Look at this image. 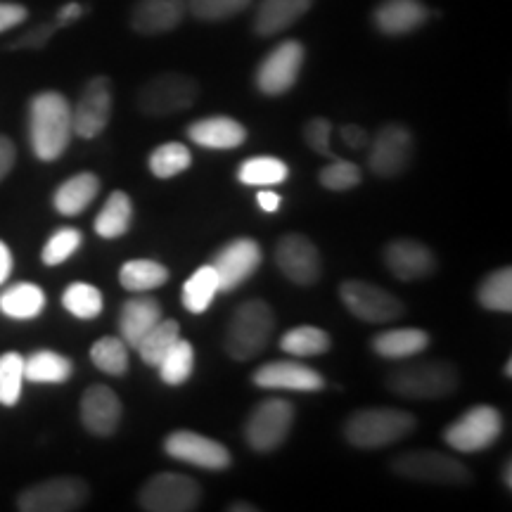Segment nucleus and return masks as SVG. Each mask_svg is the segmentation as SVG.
I'll return each instance as SVG.
<instances>
[{
  "label": "nucleus",
  "instance_id": "nucleus-1",
  "mask_svg": "<svg viewBox=\"0 0 512 512\" xmlns=\"http://www.w3.org/2000/svg\"><path fill=\"white\" fill-rule=\"evenodd\" d=\"M72 105L57 91H43L29 102V143L41 162H55L72 143Z\"/></svg>",
  "mask_w": 512,
  "mask_h": 512
},
{
  "label": "nucleus",
  "instance_id": "nucleus-2",
  "mask_svg": "<svg viewBox=\"0 0 512 512\" xmlns=\"http://www.w3.org/2000/svg\"><path fill=\"white\" fill-rule=\"evenodd\" d=\"M415 425L418 422L413 415L401 408H361L344 422V439L363 451H373V448H384L406 439L415 432Z\"/></svg>",
  "mask_w": 512,
  "mask_h": 512
},
{
  "label": "nucleus",
  "instance_id": "nucleus-3",
  "mask_svg": "<svg viewBox=\"0 0 512 512\" xmlns=\"http://www.w3.org/2000/svg\"><path fill=\"white\" fill-rule=\"evenodd\" d=\"M460 384V373L448 361H418L396 368L387 377V387L396 396L411 401H434L451 396Z\"/></svg>",
  "mask_w": 512,
  "mask_h": 512
},
{
  "label": "nucleus",
  "instance_id": "nucleus-4",
  "mask_svg": "<svg viewBox=\"0 0 512 512\" xmlns=\"http://www.w3.org/2000/svg\"><path fill=\"white\" fill-rule=\"evenodd\" d=\"M275 330V313L261 299H249L235 309L226 328V351L233 361H252L268 347Z\"/></svg>",
  "mask_w": 512,
  "mask_h": 512
},
{
  "label": "nucleus",
  "instance_id": "nucleus-5",
  "mask_svg": "<svg viewBox=\"0 0 512 512\" xmlns=\"http://www.w3.org/2000/svg\"><path fill=\"white\" fill-rule=\"evenodd\" d=\"M200 98V83L181 72H164L152 76L138 91L136 105L145 117H171L190 110Z\"/></svg>",
  "mask_w": 512,
  "mask_h": 512
},
{
  "label": "nucleus",
  "instance_id": "nucleus-6",
  "mask_svg": "<svg viewBox=\"0 0 512 512\" xmlns=\"http://www.w3.org/2000/svg\"><path fill=\"white\" fill-rule=\"evenodd\" d=\"M503 434V415L498 408L489 403H477L470 411H465L458 420L441 432L446 446L456 448L460 453H479L486 451L501 439Z\"/></svg>",
  "mask_w": 512,
  "mask_h": 512
},
{
  "label": "nucleus",
  "instance_id": "nucleus-7",
  "mask_svg": "<svg viewBox=\"0 0 512 512\" xmlns=\"http://www.w3.org/2000/svg\"><path fill=\"white\" fill-rule=\"evenodd\" d=\"M394 475L411 482L425 484H448V486H463L472 482V472L467 465L460 463L458 458L446 456L439 451H408L396 456L392 463Z\"/></svg>",
  "mask_w": 512,
  "mask_h": 512
},
{
  "label": "nucleus",
  "instance_id": "nucleus-8",
  "mask_svg": "<svg viewBox=\"0 0 512 512\" xmlns=\"http://www.w3.org/2000/svg\"><path fill=\"white\" fill-rule=\"evenodd\" d=\"M91 486L81 477H53L24 489L17 496V510L22 512H74L86 508Z\"/></svg>",
  "mask_w": 512,
  "mask_h": 512
},
{
  "label": "nucleus",
  "instance_id": "nucleus-9",
  "mask_svg": "<svg viewBox=\"0 0 512 512\" xmlns=\"http://www.w3.org/2000/svg\"><path fill=\"white\" fill-rule=\"evenodd\" d=\"M200 503L202 486L178 472H159L138 491V505L147 512H192Z\"/></svg>",
  "mask_w": 512,
  "mask_h": 512
},
{
  "label": "nucleus",
  "instance_id": "nucleus-10",
  "mask_svg": "<svg viewBox=\"0 0 512 512\" xmlns=\"http://www.w3.org/2000/svg\"><path fill=\"white\" fill-rule=\"evenodd\" d=\"M294 425V406L285 399H266L256 403L245 422V439L252 451L271 453L290 437Z\"/></svg>",
  "mask_w": 512,
  "mask_h": 512
},
{
  "label": "nucleus",
  "instance_id": "nucleus-11",
  "mask_svg": "<svg viewBox=\"0 0 512 512\" xmlns=\"http://www.w3.org/2000/svg\"><path fill=\"white\" fill-rule=\"evenodd\" d=\"M339 299L351 316L363 320V323H394L406 313L401 299H396L392 292L382 290V287L366 283V280H344L339 285Z\"/></svg>",
  "mask_w": 512,
  "mask_h": 512
},
{
  "label": "nucleus",
  "instance_id": "nucleus-12",
  "mask_svg": "<svg viewBox=\"0 0 512 512\" xmlns=\"http://www.w3.org/2000/svg\"><path fill=\"white\" fill-rule=\"evenodd\" d=\"M306 50L299 41H283L278 43L256 69L254 81L264 95H285L294 88L299 79V72L304 67Z\"/></svg>",
  "mask_w": 512,
  "mask_h": 512
},
{
  "label": "nucleus",
  "instance_id": "nucleus-13",
  "mask_svg": "<svg viewBox=\"0 0 512 512\" xmlns=\"http://www.w3.org/2000/svg\"><path fill=\"white\" fill-rule=\"evenodd\" d=\"M413 133L401 124H387L375 133L368 152V166L375 176L396 178L413 162Z\"/></svg>",
  "mask_w": 512,
  "mask_h": 512
},
{
  "label": "nucleus",
  "instance_id": "nucleus-14",
  "mask_svg": "<svg viewBox=\"0 0 512 512\" xmlns=\"http://www.w3.org/2000/svg\"><path fill=\"white\" fill-rule=\"evenodd\" d=\"M112 117V81L107 76H93L72 107V126L79 138H98Z\"/></svg>",
  "mask_w": 512,
  "mask_h": 512
},
{
  "label": "nucleus",
  "instance_id": "nucleus-15",
  "mask_svg": "<svg viewBox=\"0 0 512 512\" xmlns=\"http://www.w3.org/2000/svg\"><path fill=\"white\" fill-rule=\"evenodd\" d=\"M275 264L294 285L311 287L323 275L318 247L302 233H287L275 245Z\"/></svg>",
  "mask_w": 512,
  "mask_h": 512
},
{
  "label": "nucleus",
  "instance_id": "nucleus-16",
  "mask_svg": "<svg viewBox=\"0 0 512 512\" xmlns=\"http://www.w3.org/2000/svg\"><path fill=\"white\" fill-rule=\"evenodd\" d=\"M164 451L169 453L171 458L181 460V463L202 467V470L221 472L228 470L230 463H233V456L221 441L204 437V434L190 432V430H178L171 432L169 437L164 439Z\"/></svg>",
  "mask_w": 512,
  "mask_h": 512
},
{
  "label": "nucleus",
  "instance_id": "nucleus-17",
  "mask_svg": "<svg viewBox=\"0 0 512 512\" xmlns=\"http://www.w3.org/2000/svg\"><path fill=\"white\" fill-rule=\"evenodd\" d=\"M261 259L264 256H261L259 242L252 238H235L226 247H221L211 261L219 275V292H233L245 285L261 266Z\"/></svg>",
  "mask_w": 512,
  "mask_h": 512
},
{
  "label": "nucleus",
  "instance_id": "nucleus-18",
  "mask_svg": "<svg viewBox=\"0 0 512 512\" xmlns=\"http://www.w3.org/2000/svg\"><path fill=\"white\" fill-rule=\"evenodd\" d=\"M121 413H124V406H121L119 396L114 394V389L105 387V384H91L81 396V425L93 437H112L119 430Z\"/></svg>",
  "mask_w": 512,
  "mask_h": 512
},
{
  "label": "nucleus",
  "instance_id": "nucleus-19",
  "mask_svg": "<svg viewBox=\"0 0 512 512\" xmlns=\"http://www.w3.org/2000/svg\"><path fill=\"white\" fill-rule=\"evenodd\" d=\"M382 256L389 273L403 280V283L430 278L437 271V256H434L432 249L411 238L392 240L384 247Z\"/></svg>",
  "mask_w": 512,
  "mask_h": 512
},
{
  "label": "nucleus",
  "instance_id": "nucleus-20",
  "mask_svg": "<svg viewBox=\"0 0 512 512\" xmlns=\"http://www.w3.org/2000/svg\"><path fill=\"white\" fill-rule=\"evenodd\" d=\"M252 382L261 389H285V392H323L325 377L304 363L271 361L254 370Z\"/></svg>",
  "mask_w": 512,
  "mask_h": 512
},
{
  "label": "nucleus",
  "instance_id": "nucleus-21",
  "mask_svg": "<svg viewBox=\"0 0 512 512\" xmlns=\"http://www.w3.org/2000/svg\"><path fill=\"white\" fill-rule=\"evenodd\" d=\"M162 304L155 297L145 292H133L131 299H126L119 313V332L126 347L136 349L147 332H150L164 316Z\"/></svg>",
  "mask_w": 512,
  "mask_h": 512
},
{
  "label": "nucleus",
  "instance_id": "nucleus-22",
  "mask_svg": "<svg viewBox=\"0 0 512 512\" xmlns=\"http://www.w3.org/2000/svg\"><path fill=\"white\" fill-rule=\"evenodd\" d=\"M430 19L422 0H382L373 12V22L384 36H406Z\"/></svg>",
  "mask_w": 512,
  "mask_h": 512
},
{
  "label": "nucleus",
  "instance_id": "nucleus-23",
  "mask_svg": "<svg viewBox=\"0 0 512 512\" xmlns=\"http://www.w3.org/2000/svg\"><path fill=\"white\" fill-rule=\"evenodd\" d=\"M185 12V0H138L131 12V27L143 36L169 34L183 22Z\"/></svg>",
  "mask_w": 512,
  "mask_h": 512
},
{
  "label": "nucleus",
  "instance_id": "nucleus-24",
  "mask_svg": "<svg viewBox=\"0 0 512 512\" xmlns=\"http://www.w3.org/2000/svg\"><path fill=\"white\" fill-rule=\"evenodd\" d=\"M188 138L207 150H235L247 140V128L230 117H207L192 121Z\"/></svg>",
  "mask_w": 512,
  "mask_h": 512
},
{
  "label": "nucleus",
  "instance_id": "nucleus-25",
  "mask_svg": "<svg viewBox=\"0 0 512 512\" xmlns=\"http://www.w3.org/2000/svg\"><path fill=\"white\" fill-rule=\"evenodd\" d=\"M313 8V0H261L256 8L254 31L271 38L297 24Z\"/></svg>",
  "mask_w": 512,
  "mask_h": 512
},
{
  "label": "nucleus",
  "instance_id": "nucleus-26",
  "mask_svg": "<svg viewBox=\"0 0 512 512\" xmlns=\"http://www.w3.org/2000/svg\"><path fill=\"white\" fill-rule=\"evenodd\" d=\"M430 342L432 337L420 328H394L375 335L370 349L380 358H387V361H406V358L425 351L430 347Z\"/></svg>",
  "mask_w": 512,
  "mask_h": 512
},
{
  "label": "nucleus",
  "instance_id": "nucleus-27",
  "mask_svg": "<svg viewBox=\"0 0 512 512\" xmlns=\"http://www.w3.org/2000/svg\"><path fill=\"white\" fill-rule=\"evenodd\" d=\"M98 192L100 178L91 174V171H83V174L67 178V181L55 190L53 204L62 216H79L81 211L91 207L95 197H98Z\"/></svg>",
  "mask_w": 512,
  "mask_h": 512
},
{
  "label": "nucleus",
  "instance_id": "nucleus-28",
  "mask_svg": "<svg viewBox=\"0 0 512 512\" xmlns=\"http://www.w3.org/2000/svg\"><path fill=\"white\" fill-rule=\"evenodd\" d=\"M46 309V292L34 283H17L0 292V313L12 320H34Z\"/></svg>",
  "mask_w": 512,
  "mask_h": 512
},
{
  "label": "nucleus",
  "instance_id": "nucleus-29",
  "mask_svg": "<svg viewBox=\"0 0 512 512\" xmlns=\"http://www.w3.org/2000/svg\"><path fill=\"white\" fill-rule=\"evenodd\" d=\"M133 221V202L131 197L126 195L124 190H114L110 197H107L105 207L100 209V214L95 216V233L105 240H117L124 238L131 228Z\"/></svg>",
  "mask_w": 512,
  "mask_h": 512
},
{
  "label": "nucleus",
  "instance_id": "nucleus-30",
  "mask_svg": "<svg viewBox=\"0 0 512 512\" xmlns=\"http://www.w3.org/2000/svg\"><path fill=\"white\" fill-rule=\"evenodd\" d=\"M74 373V363L53 349H38L24 358V380L36 384H62Z\"/></svg>",
  "mask_w": 512,
  "mask_h": 512
},
{
  "label": "nucleus",
  "instance_id": "nucleus-31",
  "mask_svg": "<svg viewBox=\"0 0 512 512\" xmlns=\"http://www.w3.org/2000/svg\"><path fill=\"white\" fill-rule=\"evenodd\" d=\"M169 268L152 259H133L119 268V283L126 292H152L169 283Z\"/></svg>",
  "mask_w": 512,
  "mask_h": 512
},
{
  "label": "nucleus",
  "instance_id": "nucleus-32",
  "mask_svg": "<svg viewBox=\"0 0 512 512\" xmlns=\"http://www.w3.org/2000/svg\"><path fill=\"white\" fill-rule=\"evenodd\" d=\"M219 294V275H216L214 266L207 264L202 268H197L195 273L185 280L183 285V306L195 316H200L214 302V297Z\"/></svg>",
  "mask_w": 512,
  "mask_h": 512
},
{
  "label": "nucleus",
  "instance_id": "nucleus-33",
  "mask_svg": "<svg viewBox=\"0 0 512 512\" xmlns=\"http://www.w3.org/2000/svg\"><path fill=\"white\" fill-rule=\"evenodd\" d=\"M477 302L486 311L510 313L512 311V268L503 266L484 275L477 287Z\"/></svg>",
  "mask_w": 512,
  "mask_h": 512
},
{
  "label": "nucleus",
  "instance_id": "nucleus-34",
  "mask_svg": "<svg viewBox=\"0 0 512 512\" xmlns=\"http://www.w3.org/2000/svg\"><path fill=\"white\" fill-rule=\"evenodd\" d=\"M330 347V335L323 328H316V325H299V328L287 330L280 339V349L297 358L323 356L325 351H330Z\"/></svg>",
  "mask_w": 512,
  "mask_h": 512
},
{
  "label": "nucleus",
  "instance_id": "nucleus-35",
  "mask_svg": "<svg viewBox=\"0 0 512 512\" xmlns=\"http://www.w3.org/2000/svg\"><path fill=\"white\" fill-rule=\"evenodd\" d=\"M178 339H181V325L171 318H162L155 328H152L143 339H140L136 351H138V356L147 363V366L157 368L159 361L166 356V351L174 347Z\"/></svg>",
  "mask_w": 512,
  "mask_h": 512
},
{
  "label": "nucleus",
  "instance_id": "nucleus-36",
  "mask_svg": "<svg viewBox=\"0 0 512 512\" xmlns=\"http://www.w3.org/2000/svg\"><path fill=\"white\" fill-rule=\"evenodd\" d=\"M290 169L278 157H249L240 164L238 181L242 185H278L285 183Z\"/></svg>",
  "mask_w": 512,
  "mask_h": 512
},
{
  "label": "nucleus",
  "instance_id": "nucleus-37",
  "mask_svg": "<svg viewBox=\"0 0 512 512\" xmlns=\"http://www.w3.org/2000/svg\"><path fill=\"white\" fill-rule=\"evenodd\" d=\"M159 377L169 387H178V384L188 382L192 370H195V351L188 339H178V342L166 351V356L159 361Z\"/></svg>",
  "mask_w": 512,
  "mask_h": 512
},
{
  "label": "nucleus",
  "instance_id": "nucleus-38",
  "mask_svg": "<svg viewBox=\"0 0 512 512\" xmlns=\"http://www.w3.org/2000/svg\"><path fill=\"white\" fill-rule=\"evenodd\" d=\"M93 366L105 375L124 377L128 373V347L119 337H102L91 347Z\"/></svg>",
  "mask_w": 512,
  "mask_h": 512
},
{
  "label": "nucleus",
  "instance_id": "nucleus-39",
  "mask_svg": "<svg viewBox=\"0 0 512 512\" xmlns=\"http://www.w3.org/2000/svg\"><path fill=\"white\" fill-rule=\"evenodd\" d=\"M62 306L72 313L74 318L93 320L102 313L105 299H102V292L95 285L72 283L62 292Z\"/></svg>",
  "mask_w": 512,
  "mask_h": 512
},
{
  "label": "nucleus",
  "instance_id": "nucleus-40",
  "mask_svg": "<svg viewBox=\"0 0 512 512\" xmlns=\"http://www.w3.org/2000/svg\"><path fill=\"white\" fill-rule=\"evenodd\" d=\"M190 164L192 155L183 143H164L150 155V171L159 181L183 174V171L190 169Z\"/></svg>",
  "mask_w": 512,
  "mask_h": 512
},
{
  "label": "nucleus",
  "instance_id": "nucleus-41",
  "mask_svg": "<svg viewBox=\"0 0 512 512\" xmlns=\"http://www.w3.org/2000/svg\"><path fill=\"white\" fill-rule=\"evenodd\" d=\"M24 382V356L8 351L0 356V406H17Z\"/></svg>",
  "mask_w": 512,
  "mask_h": 512
},
{
  "label": "nucleus",
  "instance_id": "nucleus-42",
  "mask_svg": "<svg viewBox=\"0 0 512 512\" xmlns=\"http://www.w3.org/2000/svg\"><path fill=\"white\" fill-rule=\"evenodd\" d=\"M81 242H83L81 230H76V228L55 230V233L48 238L46 245H43L41 261L46 266H60L67 259H72L76 252H79Z\"/></svg>",
  "mask_w": 512,
  "mask_h": 512
},
{
  "label": "nucleus",
  "instance_id": "nucleus-43",
  "mask_svg": "<svg viewBox=\"0 0 512 512\" xmlns=\"http://www.w3.org/2000/svg\"><path fill=\"white\" fill-rule=\"evenodd\" d=\"M318 181L325 190L332 192H344L351 188H358L363 181L361 169L354 162H347V159H332L328 166H323L318 174Z\"/></svg>",
  "mask_w": 512,
  "mask_h": 512
},
{
  "label": "nucleus",
  "instance_id": "nucleus-44",
  "mask_svg": "<svg viewBox=\"0 0 512 512\" xmlns=\"http://www.w3.org/2000/svg\"><path fill=\"white\" fill-rule=\"evenodd\" d=\"M252 0H185V8L202 22H223L247 10Z\"/></svg>",
  "mask_w": 512,
  "mask_h": 512
},
{
  "label": "nucleus",
  "instance_id": "nucleus-45",
  "mask_svg": "<svg viewBox=\"0 0 512 512\" xmlns=\"http://www.w3.org/2000/svg\"><path fill=\"white\" fill-rule=\"evenodd\" d=\"M330 136H332V124H330L328 119H323V117L311 119L309 124H306V128H304L306 145H309L311 150L316 152V155L328 157V159H339L337 152L332 150V145H330Z\"/></svg>",
  "mask_w": 512,
  "mask_h": 512
},
{
  "label": "nucleus",
  "instance_id": "nucleus-46",
  "mask_svg": "<svg viewBox=\"0 0 512 512\" xmlns=\"http://www.w3.org/2000/svg\"><path fill=\"white\" fill-rule=\"evenodd\" d=\"M57 29H62V27L55 22V19H53V22H48V24H38V27L27 31V34L19 36L17 41H12L10 50H41V48H46L48 41L55 36Z\"/></svg>",
  "mask_w": 512,
  "mask_h": 512
},
{
  "label": "nucleus",
  "instance_id": "nucleus-47",
  "mask_svg": "<svg viewBox=\"0 0 512 512\" xmlns=\"http://www.w3.org/2000/svg\"><path fill=\"white\" fill-rule=\"evenodd\" d=\"M29 17V10L19 3H3L0 0V34L19 27Z\"/></svg>",
  "mask_w": 512,
  "mask_h": 512
},
{
  "label": "nucleus",
  "instance_id": "nucleus-48",
  "mask_svg": "<svg viewBox=\"0 0 512 512\" xmlns=\"http://www.w3.org/2000/svg\"><path fill=\"white\" fill-rule=\"evenodd\" d=\"M339 136H342V143L351 147V150H363L368 145V131L358 124H344L339 128Z\"/></svg>",
  "mask_w": 512,
  "mask_h": 512
},
{
  "label": "nucleus",
  "instance_id": "nucleus-49",
  "mask_svg": "<svg viewBox=\"0 0 512 512\" xmlns=\"http://www.w3.org/2000/svg\"><path fill=\"white\" fill-rule=\"evenodd\" d=\"M17 162V147L8 136H0V183L10 174Z\"/></svg>",
  "mask_w": 512,
  "mask_h": 512
},
{
  "label": "nucleus",
  "instance_id": "nucleus-50",
  "mask_svg": "<svg viewBox=\"0 0 512 512\" xmlns=\"http://www.w3.org/2000/svg\"><path fill=\"white\" fill-rule=\"evenodd\" d=\"M83 15H86V8H83L81 3H67V5H62L60 10H57L55 22L60 24V27H67V24L76 22V19L83 17Z\"/></svg>",
  "mask_w": 512,
  "mask_h": 512
},
{
  "label": "nucleus",
  "instance_id": "nucleus-51",
  "mask_svg": "<svg viewBox=\"0 0 512 512\" xmlns=\"http://www.w3.org/2000/svg\"><path fill=\"white\" fill-rule=\"evenodd\" d=\"M256 202H259V207L266 211V214H275V211L280 209V204H283V197L278 195V192H271V190H261L259 195H256Z\"/></svg>",
  "mask_w": 512,
  "mask_h": 512
},
{
  "label": "nucleus",
  "instance_id": "nucleus-52",
  "mask_svg": "<svg viewBox=\"0 0 512 512\" xmlns=\"http://www.w3.org/2000/svg\"><path fill=\"white\" fill-rule=\"evenodd\" d=\"M12 264H15V261H12V252H10V247L5 245L3 240H0V285H3L5 280L10 278V273H12Z\"/></svg>",
  "mask_w": 512,
  "mask_h": 512
},
{
  "label": "nucleus",
  "instance_id": "nucleus-53",
  "mask_svg": "<svg viewBox=\"0 0 512 512\" xmlns=\"http://www.w3.org/2000/svg\"><path fill=\"white\" fill-rule=\"evenodd\" d=\"M259 508L256 505H249L245 501H235L233 505H228V512H256Z\"/></svg>",
  "mask_w": 512,
  "mask_h": 512
},
{
  "label": "nucleus",
  "instance_id": "nucleus-54",
  "mask_svg": "<svg viewBox=\"0 0 512 512\" xmlns=\"http://www.w3.org/2000/svg\"><path fill=\"white\" fill-rule=\"evenodd\" d=\"M503 482H505V489L512 491V463L510 460H505V470H503Z\"/></svg>",
  "mask_w": 512,
  "mask_h": 512
},
{
  "label": "nucleus",
  "instance_id": "nucleus-55",
  "mask_svg": "<svg viewBox=\"0 0 512 512\" xmlns=\"http://www.w3.org/2000/svg\"><path fill=\"white\" fill-rule=\"evenodd\" d=\"M505 377H512V361L508 358V363H505Z\"/></svg>",
  "mask_w": 512,
  "mask_h": 512
}]
</instances>
